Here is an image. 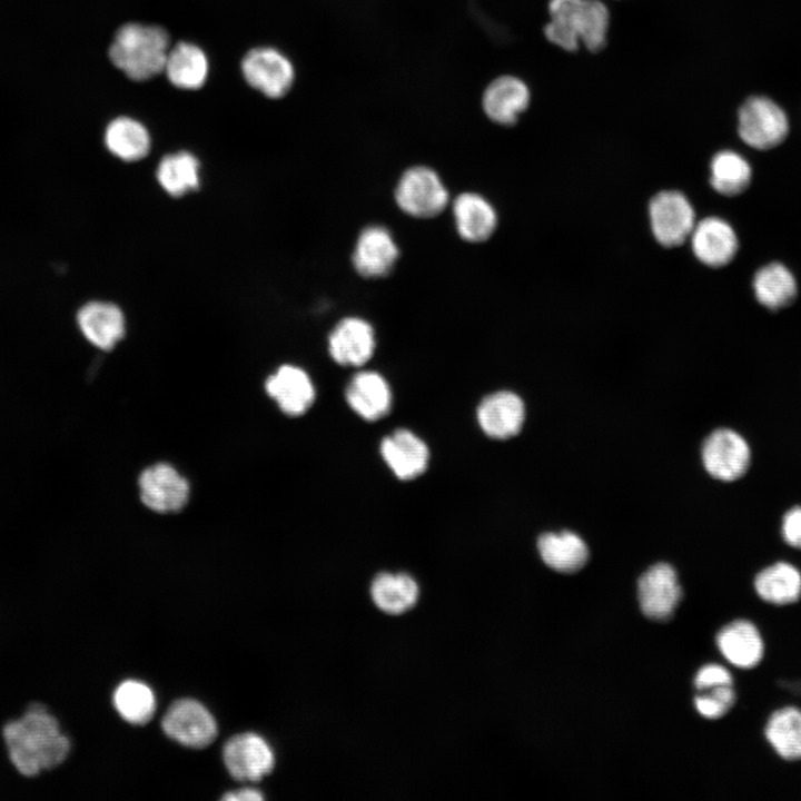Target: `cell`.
Segmentation results:
<instances>
[{"label":"cell","mask_w":801,"mask_h":801,"mask_svg":"<svg viewBox=\"0 0 801 801\" xmlns=\"http://www.w3.org/2000/svg\"><path fill=\"white\" fill-rule=\"evenodd\" d=\"M3 738L11 762L27 777L57 767L70 749L57 720L40 704L31 705L22 718L9 722Z\"/></svg>","instance_id":"6da1fadb"},{"label":"cell","mask_w":801,"mask_h":801,"mask_svg":"<svg viewBox=\"0 0 801 801\" xmlns=\"http://www.w3.org/2000/svg\"><path fill=\"white\" fill-rule=\"evenodd\" d=\"M547 16L543 33L551 44L567 52L604 48L611 22L605 0H548Z\"/></svg>","instance_id":"7a4b0ae2"},{"label":"cell","mask_w":801,"mask_h":801,"mask_svg":"<svg viewBox=\"0 0 801 801\" xmlns=\"http://www.w3.org/2000/svg\"><path fill=\"white\" fill-rule=\"evenodd\" d=\"M169 49L170 38L164 28L130 22L117 30L109 58L131 80L145 81L164 71Z\"/></svg>","instance_id":"3957f363"},{"label":"cell","mask_w":801,"mask_h":801,"mask_svg":"<svg viewBox=\"0 0 801 801\" xmlns=\"http://www.w3.org/2000/svg\"><path fill=\"white\" fill-rule=\"evenodd\" d=\"M738 132L748 146L767 150L783 142L789 132V120L772 99L751 96L739 108Z\"/></svg>","instance_id":"277c9868"},{"label":"cell","mask_w":801,"mask_h":801,"mask_svg":"<svg viewBox=\"0 0 801 801\" xmlns=\"http://www.w3.org/2000/svg\"><path fill=\"white\" fill-rule=\"evenodd\" d=\"M448 191L435 170L426 166L408 168L395 188V201L408 216L427 219L439 215L448 204Z\"/></svg>","instance_id":"5b68a950"},{"label":"cell","mask_w":801,"mask_h":801,"mask_svg":"<svg viewBox=\"0 0 801 801\" xmlns=\"http://www.w3.org/2000/svg\"><path fill=\"white\" fill-rule=\"evenodd\" d=\"M649 216L653 236L664 247L682 245L696 224L691 202L676 190L656 194L650 201Z\"/></svg>","instance_id":"8992f818"},{"label":"cell","mask_w":801,"mask_h":801,"mask_svg":"<svg viewBox=\"0 0 801 801\" xmlns=\"http://www.w3.org/2000/svg\"><path fill=\"white\" fill-rule=\"evenodd\" d=\"M241 72L250 87L273 99L284 97L295 79L291 61L270 47L249 50L243 58Z\"/></svg>","instance_id":"52a82bcc"},{"label":"cell","mask_w":801,"mask_h":801,"mask_svg":"<svg viewBox=\"0 0 801 801\" xmlns=\"http://www.w3.org/2000/svg\"><path fill=\"white\" fill-rule=\"evenodd\" d=\"M702 461L712 477L731 482L746 473L751 462V451L739 433L730 428H719L705 438Z\"/></svg>","instance_id":"ba28073f"},{"label":"cell","mask_w":801,"mask_h":801,"mask_svg":"<svg viewBox=\"0 0 801 801\" xmlns=\"http://www.w3.org/2000/svg\"><path fill=\"white\" fill-rule=\"evenodd\" d=\"M161 725L170 739L194 749L209 745L217 735V724L211 713L191 699L174 702L164 715Z\"/></svg>","instance_id":"9c48e42d"},{"label":"cell","mask_w":801,"mask_h":801,"mask_svg":"<svg viewBox=\"0 0 801 801\" xmlns=\"http://www.w3.org/2000/svg\"><path fill=\"white\" fill-rule=\"evenodd\" d=\"M532 91L527 82L514 73L495 77L485 88L482 107L486 117L496 125L511 127L528 110Z\"/></svg>","instance_id":"30bf717a"},{"label":"cell","mask_w":801,"mask_h":801,"mask_svg":"<svg viewBox=\"0 0 801 801\" xmlns=\"http://www.w3.org/2000/svg\"><path fill=\"white\" fill-rule=\"evenodd\" d=\"M637 595L645 616L655 621L669 620L682 597L674 568L666 563L651 566L639 578Z\"/></svg>","instance_id":"8fae6325"},{"label":"cell","mask_w":801,"mask_h":801,"mask_svg":"<svg viewBox=\"0 0 801 801\" xmlns=\"http://www.w3.org/2000/svg\"><path fill=\"white\" fill-rule=\"evenodd\" d=\"M229 773L240 781H258L268 774L275 764L269 744L258 734L246 732L230 738L222 751Z\"/></svg>","instance_id":"7c38bea8"},{"label":"cell","mask_w":801,"mask_h":801,"mask_svg":"<svg viewBox=\"0 0 801 801\" xmlns=\"http://www.w3.org/2000/svg\"><path fill=\"white\" fill-rule=\"evenodd\" d=\"M138 483L142 503L155 512H177L188 501V482L169 464L146 468Z\"/></svg>","instance_id":"4fadbf2b"},{"label":"cell","mask_w":801,"mask_h":801,"mask_svg":"<svg viewBox=\"0 0 801 801\" xmlns=\"http://www.w3.org/2000/svg\"><path fill=\"white\" fill-rule=\"evenodd\" d=\"M398 257V246L390 231L384 226L372 225L358 235L352 261L360 276L382 278L392 271Z\"/></svg>","instance_id":"5bb4252c"},{"label":"cell","mask_w":801,"mask_h":801,"mask_svg":"<svg viewBox=\"0 0 801 801\" xmlns=\"http://www.w3.org/2000/svg\"><path fill=\"white\" fill-rule=\"evenodd\" d=\"M375 330L364 318L348 316L340 319L328 336V352L339 365L362 366L374 354Z\"/></svg>","instance_id":"9a60e30c"},{"label":"cell","mask_w":801,"mask_h":801,"mask_svg":"<svg viewBox=\"0 0 801 801\" xmlns=\"http://www.w3.org/2000/svg\"><path fill=\"white\" fill-rule=\"evenodd\" d=\"M476 418L488 437L505 439L521 431L525 419V406L515 393L500 390L482 399Z\"/></svg>","instance_id":"2e32d148"},{"label":"cell","mask_w":801,"mask_h":801,"mask_svg":"<svg viewBox=\"0 0 801 801\" xmlns=\"http://www.w3.org/2000/svg\"><path fill=\"white\" fill-rule=\"evenodd\" d=\"M691 240L695 257L709 267L728 265L738 251V237L725 220L708 217L695 224Z\"/></svg>","instance_id":"e0dca14e"},{"label":"cell","mask_w":801,"mask_h":801,"mask_svg":"<svg viewBox=\"0 0 801 801\" xmlns=\"http://www.w3.org/2000/svg\"><path fill=\"white\" fill-rule=\"evenodd\" d=\"M380 454L395 476L403 481L423 474L429 461L427 445L408 429H397L386 436L380 444Z\"/></svg>","instance_id":"ac0fdd59"},{"label":"cell","mask_w":801,"mask_h":801,"mask_svg":"<svg viewBox=\"0 0 801 801\" xmlns=\"http://www.w3.org/2000/svg\"><path fill=\"white\" fill-rule=\"evenodd\" d=\"M266 392L279 408L289 416H299L309 409L315 388L307 373L298 366L284 365L266 380Z\"/></svg>","instance_id":"d6986e66"},{"label":"cell","mask_w":801,"mask_h":801,"mask_svg":"<svg viewBox=\"0 0 801 801\" xmlns=\"http://www.w3.org/2000/svg\"><path fill=\"white\" fill-rule=\"evenodd\" d=\"M721 654L739 669H753L764 656V642L759 629L748 620H735L716 635Z\"/></svg>","instance_id":"ffe728a7"},{"label":"cell","mask_w":801,"mask_h":801,"mask_svg":"<svg viewBox=\"0 0 801 801\" xmlns=\"http://www.w3.org/2000/svg\"><path fill=\"white\" fill-rule=\"evenodd\" d=\"M85 338L93 346L109 350L123 337L125 317L121 309L107 301H90L77 314Z\"/></svg>","instance_id":"44dd1931"},{"label":"cell","mask_w":801,"mask_h":801,"mask_svg":"<svg viewBox=\"0 0 801 801\" xmlns=\"http://www.w3.org/2000/svg\"><path fill=\"white\" fill-rule=\"evenodd\" d=\"M345 396L349 407L366 421L384 417L392 406V390L387 380L373 370L354 375L347 385Z\"/></svg>","instance_id":"7402d4cb"},{"label":"cell","mask_w":801,"mask_h":801,"mask_svg":"<svg viewBox=\"0 0 801 801\" xmlns=\"http://www.w3.org/2000/svg\"><path fill=\"white\" fill-rule=\"evenodd\" d=\"M455 227L469 243L487 240L496 229L497 215L492 204L476 192L459 194L453 202Z\"/></svg>","instance_id":"603a6c76"},{"label":"cell","mask_w":801,"mask_h":801,"mask_svg":"<svg viewBox=\"0 0 801 801\" xmlns=\"http://www.w3.org/2000/svg\"><path fill=\"white\" fill-rule=\"evenodd\" d=\"M208 59L196 44L181 41L169 49L164 67L168 80L177 88L196 90L208 76Z\"/></svg>","instance_id":"cb8c5ba5"},{"label":"cell","mask_w":801,"mask_h":801,"mask_svg":"<svg viewBox=\"0 0 801 801\" xmlns=\"http://www.w3.org/2000/svg\"><path fill=\"white\" fill-rule=\"evenodd\" d=\"M537 550L548 567L562 573L581 570L589 558L585 542L570 531L542 534L537 540Z\"/></svg>","instance_id":"d4e9b609"},{"label":"cell","mask_w":801,"mask_h":801,"mask_svg":"<svg viewBox=\"0 0 801 801\" xmlns=\"http://www.w3.org/2000/svg\"><path fill=\"white\" fill-rule=\"evenodd\" d=\"M753 585L758 596L772 605H790L801 597V573L787 562L764 567L756 574Z\"/></svg>","instance_id":"484cf974"},{"label":"cell","mask_w":801,"mask_h":801,"mask_svg":"<svg viewBox=\"0 0 801 801\" xmlns=\"http://www.w3.org/2000/svg\"><path fill=\"white\" fill-rule=\"evenodd\" d=\"M764 735L774 752L790 762L801 761V710L785 706L774 711L764 728Z\"/></svg>","instance_id":"4316f807"},{"label":"cell","mask_w":801,"mask_h":801,"mask_svg":"<svg viewBox=\"0 0 801 801\" xmlns=\"http://www.w3.org/2000/svg\"><path fill=\"white\" fill-rule=\"evenodd\" d=\"M105 144L116 157L135 161L150 150V136L146 127L130 117L115 118L106 128Z\"/></svg>","instance_id":"83f0119b"},{"label":"cell","mask_w":801,"mask_h":801,"mask_svg":"<svg viewBox=\"0 0 801 801\" xmlns=\"http://www.w3.org/2000/svg\"><path fill=\"white\" fill-rule=\"evenodd\" d=\"M753 289L759 303L772 310L790 305L798 293L793 275L779 263H771L756 271Z\"/></svg>","instance_id":"f1b7e54d"},{"label":"cell","mask_w":801,"mask_h":801,"mask_svg":"<svg viewBox=\"0 0 801 801\" xmlns=\"http://www.w3.org/2000/svg\"><path fill=\"white\" fill-rule=\"evenodd\" d=\"M370 594L380 610L390 614H399L417 602L419 589L416 581L408 574L380 573L373 581Z\"/></svg>","instance_id":"f546056e"},{"label":"cell","mask_w":801,"mask_h":801,"mask_svg":"<svg viewBox=\"0 0 801 801\" xmlns=\"http://www.w3.org/2000/svg\"><path fill=\"white\" fill-rule=\"evenodd\" d=\"M710 182L721 195L736 196L743 192L751 181L749 162L733 150H722L714 155L710 165Z\"/></svg>","instance_id":"4dcf8cb0"},{"label":"cell","mask_w":801,"mask_h":801,"mask_svg":"<svg viewBox=\"0 0 801 801\" xmlns=\"http://www.w3.org/2000/svg\"><path fill=\"white\" fill-rule=\"evenodd\" d=\"M160 186L171 196H182L199 186V162L188 151L167 155L157 168Z\"/></svg>","instance_id":"1f68e13d"},{"label":"cell","mask_w":801,"mask_h":801,"mask_svg":"<svg viewBox=\"0 0 801 801\" xmlns=\"http://www.w3.org/2000/svg\"><path fill=\"white\" fill-rule=\"evenodd\" d=\"M113 705L127 722L145 724L155 713L156 699L152 690L144 682L126 680L113 693Z\"/></svg>","instance_id":"d6a6232c"},{"label":"cell","mask_w":801,"mask_h":801,"mask_svg":"<svg viewBox=\"0 0 801 801\" xmlns=\"http://www.w3.org/2000/svg\"><path fill=\"white\" fill-rule=\"evenodd\" d=\"M735 692L732 685L716 686L702 691L695 698V708L699 713L709 720L724 716L735 703Z\"/></svg>","instance_id":"836d02e7"},{"label":"cell","mask_w":801,"mask_h":801,"mask_svg":"<svg viewBox=\"0 0 801 801\" xmlns=\"http://www.w3.org/2000/svg\"><path fill=\"white\" fill-rule=\"evenodd\" d=\"M732 675L728 669L719 664H708L698 672L694 685L699 691H706L716 686L732 685Z\"/></svg>","instance_id":"e575fe53"},{"label":"cell","mask_w":801,"mask_h":801,"mask_svg":"<svg viewBox=\"0 0 801 801\" xmlns=\"http://www.w3.org/2000/svg\"><path fill=\"white\" fill-rule=\"evenodd\" d=\"M781 533L787 544L801 550V506L792 507L784 514Z\"/></svg>","instance_id":"d590c367"},{"label":"cell","mask_w":801,"mask_h":801,"mask_svg":"<svg viewBox=\"0 0 801 801\" xmlns=\"http://www.w3.org/2000/svg\"><path fill=\"white\" fill-rule=\"evenodd\" d=\"M221 799L227 801H260L264 797L258 790L245 788L228 792Z\"/></svg>","instance_id":"8d00e7d4"}]
</instances>
